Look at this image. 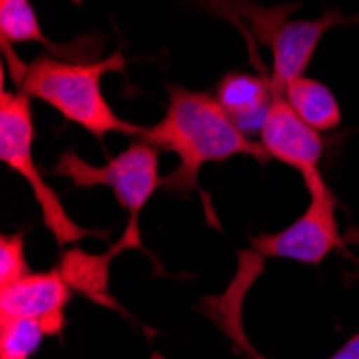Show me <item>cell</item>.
<instances>
[{
  "label": "cell",
  "instance_id": "obj_1",
  "mask_svg": "<svg viewBox=\"0 0 359 359\" xmlns=\"http://www.w3.org/2000/svg\"><path fill=\"white\" fill-rule=\"evenodd\" d=\"M157 151L175 153L179 166L161 183L172 191L198 189V175L205 164L231 157H254L260 164L269 159L263 144L245 136L215 100V95L168 86L166 114L159 123L142 127L138 136Z\"/></svg>",
  "mask_w": 359,
  "mask_h": 359
},
{
  "label": "cell",
  "instance_id": "obj_2",
  "mask_svg": "<svg viewBox=\"0 0 359 359\" xmlns=\"http://www.w3.org/2000/svg\"><path fill=\"white\" fill-rule=\"evenodd\" d=\"M13 82L30 100H39L54 108L62 118L80 125L95 138L104 140L108 134L140 136L142 127L125 123L116 116L102 90V80L110 72H123L125 56L121 50L100 60H67L39 56L32 62H22L15 54L5 52Z\"/></svg>",
  "mask_w": 359,
  "mask_h": 359
},
{
  "label": "cell",
  "instance_id": "obj_3",
  "mask_svg": "<svg viewBox=\"0 0 359 359\" xmlns=\"http://www.w3.org/2000/svg\"><path fill=\"white\" fill-rule=\"evenodd\" d=\"M54 175L69 179L76 187L104 185L114 191L118 205L129 213L127 233L121 243L112 250L140 245L138 241V217L153 196V191L164 183L159 179V151L138 138L116 157H110L104 166H93L84 161L76 151L62 153Z\"/></svg>",
  "mask_w": 359,
  "mask_h": 359
},
{
  "label": "cell",
  "instance_id": "obj_4",
  "mask_svg": "<svg viewBox=\"0 0 359 359\" xmlns=\"http://www.w3.org/2000/svg\"><path fill=\"white\" fill-rule=\"evenodd\" d=\"M32 147H35V123H32L30 97L24 90L11 93L3 86L0 88V159L28 183L41 209L43 224L50 228L56 243L67 245L80 241L88 231L67 215L58 194L41 177Z\"/></svg>",
  "mask_w": 359,
  "mask_h": 359
},
{
  "label": "cell",
  "instance_id": "obj_5",
  "mask_svg": "<svg viewBox=\"0 0 359 359\" xmlns=\"http://www.w3.org/2000/svg\"><path fill=\"white\" fill-rule=\"evenodd\" d=\"M304 185L310 194L308 209L290 226H286L284 231L254 237L252 248L256 254L267 258L297 260V263L306 265H318L334 250L342 248L336 222V196L332 194L320 172L304 179Z\"/></svg>",
  "mask_w": 359,
  "mask_h": 359
},
{
  "label": "cell",
  "instance_id": "obj_6",
  "mask_svg": "<svg viewBox=\"0 0 359 359\" xmlns=\"http://www.w3.org/2000/svg\"><path fill=\"white\" fill-rule=\"evenodd\" d=\"M269 159L295 168L302 179H308L318 170L323 155V142L316 129H312L286 102L282 93H276L273 104L267 112L265 125L258 136Z\"/></svg>",
  "mask_w": 359,
  "mask_h": 359
},
{
  "label": "cell",
  "instance_id": "obj_7",
  "mask_svg": "<svg viewBox=\"0 0 359 359\" xmlns=\"http://www.w3.org/2000/svg\"><path fill=\"white\" fill-rule=\"evenodd\" d=\"M342 18L334 11L318 20H292L273 30L271 37V84L282 93L292 80L306 76L320 37Z\"/></svg>",
  "mask_w": 359,
  "mask_h": 359
},
{
  "label": "cell",
  "instance_id": "obj_8",
  "mask_svg": "<svg viewBox=\"0 0 359 359\" xmlns=\"http://www.w3.org/2000/svg\"><path fill=\"white\" fill-rule=\"evenodd\" d=\"M276 88L269 76L243 72L226 74L215 88V100L245 136H260L267 112L273 104Z\"/></svg>",
  "mask_w": 359,
  "mask_h": 359
},
{
  "label": "cell",
  "instance_id": "obj_9",
  "mask_svg": "<svg viewBox=\"0 0 359 359\" xmlns=\"http://www.w3.org/2000/svg\"><path fill=\"white\" fill-rule=\"evenodd\" d=\"M69 284L60 269L28 273L22 280L0 288V316L50 318L65 314L69 304Z\"/></svg>",
  "mask_w": 359,
  "mask_h": 359
},
{
  "label": "cell",
  "instance_id": "obj_10",
  "mask_svg": "<svg viewBox=\"0 0 359 359\" xmlns=\"http://www.w3.org/2000/svg\"><path fill=\"white\" fill-rule=\"evenodd\" d=\"M282 95L292 106V110L312 129H316V132H330V129H336L342 121L340 106L334 93L318 80L302 76L297 80H292L282 90Z\"/></svg>",
  "mask_w": 359,
  "mask_h": 359
},
{
  "label": "cell",
  "instance_id": "obj_11",
  "mask_svg": "<svg viewBox=\"0 0 359 359\" xmlns=\"http://www.w3.org/2000/svg\"><path fill=\"white\" fill-rule=\"evenodd\" d=\"M0 37H3V48L18 43H41L54 54H67L76 50V46L60 48L43 35L30 0H0Z\"/></svg>",
  "mask_w": 359,
  "mask_h": 359
},
{
  "label": "cell",
  "instance_id": "obj_12",
  "mask_svg": "<svg viewBox=\"0 0 359 359\" xmlns=\"http://www.w3.org/2000/svg\"><path fill=\"white\" fill-rule=\"evenodd\" d=\"M114 252L106 256H95L80 250H69L62 258L60 273L72 288L82 290L86 297L97 304H110L108 297V267Z\"/></svg>",
  "mask_w": 359,
  "mask_h": 359
},
{
  "label": "cell",
  "instance_id": "obj_13",
  "mask_svg": "<svg viewBox=\"0 0 359 359\" xmlns=\"http://www.w3.org/2000/svg\"><path fill=\"white\" fill-rule=\"evenodd\" d=\"M46 336L41 318L0 316V359H30Z\"/></svg>",
  "mask_w": 359,
  "mask_h": 359
},
{
  "label": "cell",
  "instance_id": "obj_14",
  "mask_svg": "<svg viewBox=\"0 0 359 359\" xmlns=\"http://www.w3.org/2000/svg\"><path fill=\"white\" fill-rule=\"evenodd\" d=\"M28 273L30 271L24 256V235H3L0 237V288L22 280Z\"/></svg>",
  "mask_w": 359,
  "mask_h": 359
},
{
  "label": "cell",
  "instance_id": "obj_15",
  "mask_svg": "<svg viewBox=\"0 0 359 359\" xmlns=\"http://www.w3.org/2000/svg\"><path fill=\"white\" fill-rule=\"evenodd\" d=\"M330 359H359V334H355L340 351H336Z\"/></svg>",
  "mask_w": 359,
  "mask_h": 359
}]
</instances>
